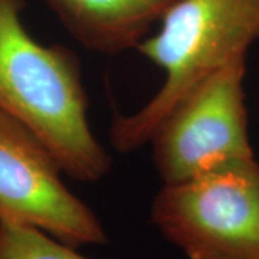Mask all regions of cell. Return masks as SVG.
Segmentation results:
<instances>
[{"mask_svg":"<svg viewBox=\"0 0 259 259\" xmlns=\"http://www.w3.org/2000/svg\"><path fill=\"white\" fill-rule=\"evenodd\" d=\"M176 0H47L69 35L85 49L118 55L150 35Z\"/></svg>","mask_w":259,"mask_h":259,"instance_id":"8992f818","label":"cell"},{"mask_svg":"<svg viewBox=\"0 0 259 259\" xmlns=\"http://www.w3.org/2000/svg\"><path fill=\"white\" fill-rule=\"evenodd\" d=\"M0 259H90L47 232L0 221Z\"/></svg>","mask_w":259,"mask_h":259,"instance_id":"52a82bcc","label":"cell"},{"mask_svg":"<svg viewBox=\"0 0 259 259\" xmlns=\"http://www.w3.org/2000/svg\"><path fill=\"white\" fill-rule=\"evenodd\" d=\"M23 8L25 0H0V110L49 148L65 176L98 182L112 161L90 124L79 59L39 44L22 22Z\"/></svg>","mask_w":259,"mask_h":259,"instance_id":"6da1fadb","label":"cell"},{"mask_svg":"<svg viewBox=\"0 0 259 259\" xmlns=\"http://www.w3.org/2000/svg\"><path fill=\"white\" fill-rule=\"evenodd\" d=\"M62 175L49 148L0 110V221L40 229L76 249L105 245L101 221Z\"/></svg>","mask_w":259,"mask_h":259,"instance_id":"5b68a950","label":"cell"},{"mask_svg":"<svg viewBox=\"0 0 259 259\" xmlns=\"http://www.w3.org/2000/svg\"><path fill=\"white\" fill-rule=\"evenodd\" d=\"M154 35L136 48L164 72L141 108L112 120L110 141L120 153L148 144L167 114L213 72L246 54L259 39V0H176Z\"/></svg>","mask_w":259,"mask_h":259,"instance_id":"7a4b0ae2","label":"cell"},{"mask_svg":"<svg viewBox=\"0 0 259 259\" xmlns=\"http://www.w3.org/2000/svg\"><path fill=\"white\" fill-rule=\"evenodd\" d=\"M150 219L189 259H259V163L235 160L163 185Z\"/></svg>","mask_w":259,"mask_h":259,"instance_id":"3957f363","label":"cell"},{"mask_svg":"<svg viewBox=\"0 0 259 259\" xmlns=\"http://www.w3.org/2000/svg\"><path fill=\"white\" fill-rule=\"evenodd\" d=\"M246 59L196 85L148 141L163 185L180 183L235 160L253 157L243 79Z\"/></svg>","mask_w":259,"mask_h":259,"instance_id":"277c9868","label":"cell"}]
</instances>
